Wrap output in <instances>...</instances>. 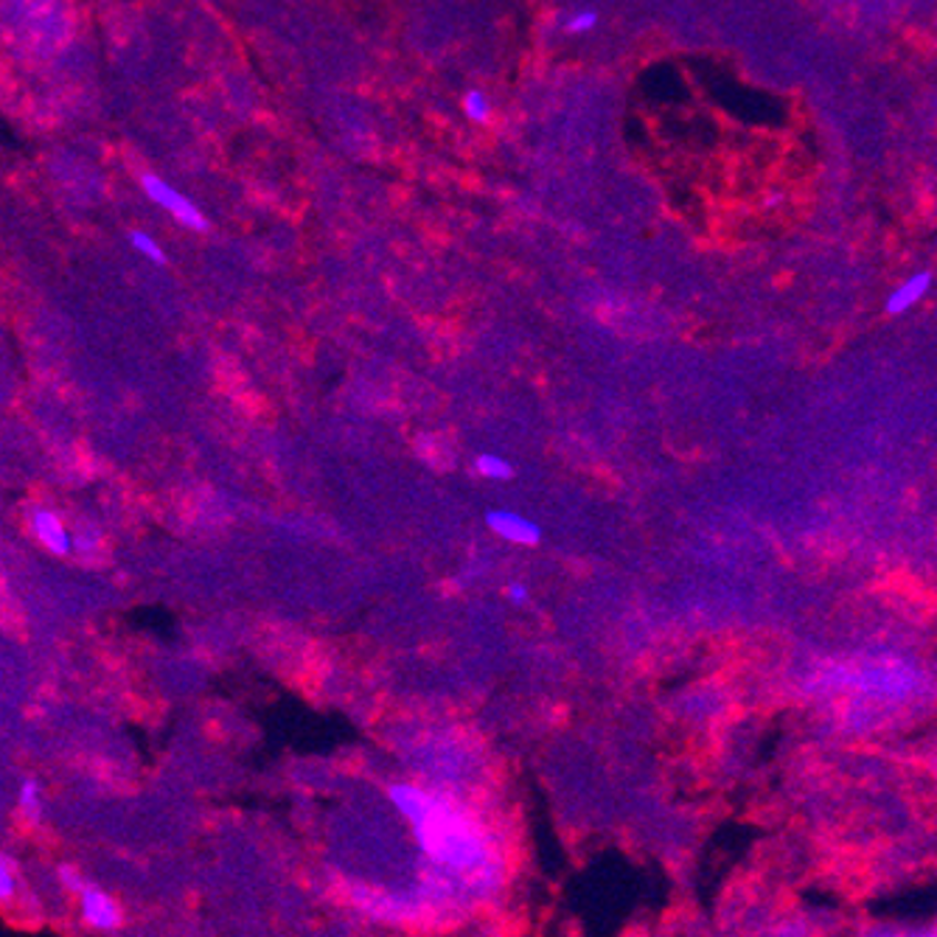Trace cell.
<instances>
[{"label": "cell", "instance_id": "6da1fadb", "mask_svg": "<svg viewBox=\"0 0 937 937\" xmlns=\"http://www.w3.org/2000/svg\"><path fill=\"white\" fill-rule=\"evenodd\" d=\"M805 690L816 696H847V721L871 725L935 696L931 674L904 654H856L825 659L809 674Z\"/></svg>", "mask_w": 937, "mask_h": 937}, {"label": "cell", "instance_id": "7a4b0ae2", "mask_svg": "<svg viewBox=\"0 0 937 937\" xmlns=\"http://www.w3.org/2000/svg\"><path fill=\"white\" fill-rule=\"evenodd\" d=\"M391 800L416 829L418 842L436 865L452 873H478L489 865V845L472 816L416 787L391 789Z\"/></svg>", "mask_w": 937, "mask_h": 937}, {"label": "cell", "instance_id": "3957f363", "mask_svg": "<svg viewBox=\"0 0 937 937\" xmlns=\"http://www.w3.org/2000/svg\"><path fill=\"white\" fill-rule=\"evenodd\" d=\"M140 188H144V194L149 197L152 202H155V206L164 208L169 217H175L177 222L186 225V228H191V230H206L208 228V219L202 217L200 208L194 206L186 194L177 191L171 183H166L164 177L155 175V171H146V175H140Z\"/></svg>", "mask_w": 937, "mask_h": 937}, {"label": "cell", "instance_id": "277c9868", "mask_svg": "<svg viewBox=\"0 0 937 937\" xmlns=\"http://www.w3.org/2000/svg\"><path fill=\"white\" fill-rule=\"evenodd\" d=\"M486 525L497 533L500 539L511 544H522V548H537L542 542V528L537 520L520 514V511L509 509H491L486 514Z\"/></svg>", "mask_w": 937, "mask_h": 937}, {"label": "cell", "instance_id": "5b68a950", "mask_svg": "<svg viewBox=\"0 0 937 937\" xmlns=\"http://www.w3.org/2000/svg\"><path fill=\"white\" fill-rule=\"evenodd\" d=\"M76 895H80V909L82 918L87 920V926L102 931L118 929V924H122V909H118V904H115L107 893L85 884Z\"/></svg>", "mask_w": 937, "mask_h": 937}, {"label": "cell", "instance_id": "8992f818", "mask_svg": "<svg viewBox=\"0 0 937 937\" xmlns=\"http://www.w3.org/2000/svg\"><path fill=\"white\" fill-rule=\"evenodd\" d=\"M31 531L43 542L45 551H51L54 556H67V553L73 551L71 533H67L65 522H62L54 511H34V517H31Z\"/></svg>", "mask_w": 937, "mask_h": 937}, {"label": "cell", "instance_id": "52a82bcc", "mask_svg": "<svg viewBox=\"0 0 937 937\" xmlns=\"http://www.w3.org/2000/svg\"><path fill=\"white\" fill-rule=\"evenodd\" d=\"M929 287H931V272L929 270L915 272L913 279H907L902 287H895V290L889 292L887 303H884L887 315H904V312H909L915 303L924 301V295L929 292Z\"/></svg>", "mask_w": 937, "mask_h": 937}, {"label": "cell", "instance_id": "ba28073f", "mask_svg": "<svg viewBox=\"0 0 937 937\" xmlns=\"http://www.w3.org/2000/svg\"><path fill=\"white\" fill-rule=\"evenodd\" d=\"M475 472L486 480H511L514 478V466L497 452H483L475 460Z\"/></svg>", "mask_w": 937, "mask_h": 937}, {"label": "cell", "instance_id": "9c48e42d", "mask_svg": "<svg viewBox=\"0 0 937 937\" xmlns=\"http://www.w3.org/2000/svg\"><path fill=\"white\" fill-rule=\"evenodd\" d=\"M18 805L25 816H31V820L40 816V811H43V792H40V783H37V780L25 778L23 783H20Z\"/></svg>", "mask_w": 937, "mask_h": 937}, {"label": "cell", "instance_id": "30bf717a", "mask_svg": "<svg viewBox=\"0 0 937 937\" xmlns=\"http://www.w3.org/2000/svg\"><path fill=\"white\" fill-rule=\"evenodd\" d=\"M129 244H133L144 259L155 261V264H166L164 248H160L158 239L152 237V233H146V230H129Z\"/></svg>", "mask_w": 937, "mask_h": 937}, {"label": "cell", "instance_id": "8fae6325", "mask_svg": "<svg viewBox=\"0 0 937 937\" xmlns=\"http://www.w3.org/2000/svg\"><path fill=\"white\" fill-rule=\"evenodd\" d=\"M464 113L466 118H472L475 124H486L491 118V102L483 91H469L464 96Z\"/></svg>", "mask_w": 937, "mask_h": 937}, {"label": "cell", "instance_id": "7c38bea8", "mask_svg": "<svg viewBox=\"0 0 937 937\" xmlns=\"http://www.w3.org/2000/svg\"><path fill=\"white\" fill-rule=\"evenodd\" d=\"M595 25H598V12H595V9H579V12H573L564 20V31H568V34H587Z\"/></svg>", "mask_w": 937, "mask_h": 937}, {"label": "cell", "instance_id": "4fadbf2b", "mask_svg": "<svg viewBox=\"0 0 937 937\" xmlns=\"http://www.w3.org/2000/svg\"><path fill=\"white\" fill-rule=\"evenodd\" d=\"M12 895H14V873L12 867H9V858H3V862H0V898L9 902Z\"/></svg>", "mask_w": 937, "mask_h": 937}, {"label": "cell", "instance_id": "5bb4252c", "mask_svg": "<svg viewBox=\"0 0 937 937\" xmlns=\"http://www.w3.org/2000/svg\"><path fill=\"white\" fill-rule=\"evenodd\" d=\"M506 595H509L511 604H517V606H528V604H531V593H528V587H525V584H520V581L509 584Z\"/></svg>", "mask_w": 937, "mask_h": 937}, {"label": "cell", "instance_id": "9a60e30c", "mask_svg": "<svg viewBox=\"0 0 937 937\" xmlns=\"http://www.w3.org/2000/svg\"><path fill=\"white\" fill-rule=\"evenodd\" d=\"M60 878H62V884H65V887L71 889V893H80V889L85 887V878H82L76 871H71V867H62Z\"/></svg>", "mask_w": 937, "mask_h": 937}]
</instances>
